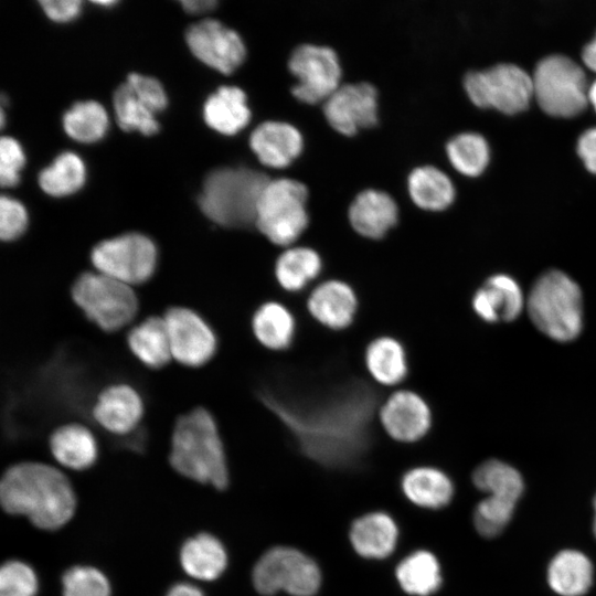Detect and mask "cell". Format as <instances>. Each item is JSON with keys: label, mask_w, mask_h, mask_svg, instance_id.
Masks as SVG:
<instances>
[{"label": "cell", "mask_w": 596, "mask_h": 596, "mask_svg": "<svg viewBox=\"0 0 596 596\" xmlns=\"http://www.w3.org/2000/svg\"><path fill=\"white\" fill-rule=\"evenodd\" d=\"M475 486L488 496L513 501L520 499L524 483L521 473L512 466L490 459L480 464L472 473Z\"/></svg>", "instance_id": "obj_34"}, {"label": "cell", "mask_w": 596, "mask_h": 596, "mask_svg": "<svg viewBox=\"0 0 596 596\" xmlns=\"http://www.w3.org/2000/svg\"><path fill=\"white\" fill-rule=\"evenodd\" d=\"M0 500L6 512L28 517L39 529L54 531L73 517L76 498L58 469L42 462L13 465L3 473Z\"/></svg>", "instance_id": "obj_2"}, {"label": "cell", "mask_w": 596, "mask_h": 596, "mask_svg": "<svg viewBox=\"0 0 596 596\" xmlns=\"http://www.w3.org/2000/svg\"><path fill=\"white\" fill-rule=\"evenodd\" d=\"M180 563L187 574L200 581L220 577L227 566L222 542L209 533L188 539L180 551Z\"/></svg>", "instance_id": "obj_26"}, {"label": "cell", "mask_w": 596, "mask_h": 596, "mask_svg": "<svg viewBox=\"0 0 596 596\" xmlns=\"http://www.w3.org/2000/svg\"><path fill=\"white\" fill-rule=\"evenodd\" d=\"M38 586V576L29 564L12 560L2 565L0 596H35Z\"/></svg>", "instance_id": "obj_41"}, {"label": "cell", "mask_w": 596, "mask_h": 596, "mask_svg": "<svg viewBox=\"0 0 596 596\" xmlns=\"http://www.w3.org/2000/svg\"><path fill=\"white\" fill-rule=\"evenodd\" d=\"M582 58L584 64L596 73V35L595 38L584 47L582 53Z\"/></svg>", "instance_id": "obj_49"}, {"label": "cell", "mask_w": 596, "mask_h": 596, "mask_svg": "<svg viewBox=\"0 0 596 596\" xmlns=\"http://www.w3.org/2000/svg\"><path fill=\"white\" fill-rule=\"evenodd\" d=\"M259 396L300 451L319 465L354 468L368 454L379 408L368 383L349 379L311 389L274 385L263 389Z\"/></svg>", "instance_id": "obj_1"}, {"label": "cell", "mask_w": 596, "mask_h": 596, "mask_svg": "<svg viewBox=\"0 0 596 596\" xmlns=\"http://www.w3.org/2000/svg\"><path fill=\"white\" fill-rule=\"evenodd\" d=\"M63 596H110L107 577L93 566H73L62 578Z\"/></svg>", "instance_id": "obj_40"}, {"label": "cell", "mask_w": 596, "mask_h": 596, "mask_svg": "<svg viewBox=\"0 0 596 596\" xmlns=\"http://www.w3.org/2000/svg\"><path fill=\"white\" fill-rule=\"evenodd\" d=\"M91 412L102 428L111 434L125 435L135 430L141 422L143 402L131 385L114 383L97 394Z\"/></svg>", "instance_id": "obj_17"}, {"label": "cell", "mask_w": 596, "mask_h": 596, "mask_svg": "<svg viewBox=\"0 0 596 596\" xmlns=\"http://www.w3.org/2000/svg\"><path fill=\"white\" fill-rule=\"evenodd\" d=\"M526 309L533 324L555 341H572L582 331L581 288L561 270H549L536 279L528 297Z\"/></svg>", "instance_id": "obj_5"}, {"label": "cell", "mask_w": 596, "mask_h": 596, "mask_svg": "<svg viewBox=\"0 0 596 596\" xmlns=\"http://www.w3.org/2000/svg\"><path fill=\"white\" fill-rule=\"evenodd\" d=\"M113 100L117 123L123 130H138L146 136L159 130L155 114L137 98L127 82L116 88Z\"/></svg>", "instance_id": "obj_38"}, {"label": "cell", "mask_w": 596, "mask_h": 596, "mask_svg": "<svg viewBox=\"0 0 596 596\" xmlns=\"http://www.w3.org/2000/svg\"><path fill=\"white\" fill-rule=\"evenodd\" d=\"M127 345L137 360L149 369H161L172 360L163 317H148L127 334Z\"/></svg>", "instance_id": "obj_27"}, {"label": "cell", "mask_w": 596, "mask_h": 596, "mask_svg": "<svg viewBox=\"0 0 596 596\" xmlns=\"http://www.w3.org/2000/svg\"><path fill=\"white\" fill-rule=\"evenodd\" d=\"M203 115L206 124L224 135H234L251 119L246 94L237 86H221L204 103Z\"/></svg>", "instance_id": "obj_28"}, {"label": "cell", "mask_w": 596, "mask_h": 596, "mask_svg": "<svg viewBox=\"0 0 596 596\" xmlns=\"http://www.w3.org/2000/svg\"><path fill=\"white\" fill-rule=\"evenodd\" d=\"M588 103L592 104L596 111V81L588 87Z\"/></svg>", "instance_id": "obj_50"}, {"label": "cell", "mask_w": 596, "mask_h": 596, "mask_svg": "<svg viewBox=\"0 0 596 596\" xmlns=\"http://www.w3.org/2000/svg\"><path fill=\"white\" fill-rule=\"evenodd\" d=\"M288 68L298 79L291 93L302 103L326 100L340 86L342 70L336 51L329 46L308 43L297 46Z\"/></svg>", "instance_id": "obj_12"}, {"label": "cell", "mask_w": 596, "mask_h": 596, "mask_svg": "<svg viewBox=\"0 0 596 596\" xmlns=\"http://www.w3.org/2000/svg\"><path fill=\"white\" fill-rule=\"evenodd\" d=\"M249 146L264 166L285 168L300 155L304 140L291 124L268 120L253 130Z\"/></svg>", "instance_id": "obj_20"}, {"label": "cell", "mask_w": 596, "mask_h": 596, "mask_svg": "<svg viewBox=\"0 0 596 596\" xmlns=\"http://www.w3.org/2000/svg\"><path fill=\"white\" fill-rule=\"evenodd\" d=\"M25 158L19 142L11 137L0 139V183L2 187H14L19 182V171Z\"/></svg>", "instance_id": "obj_44"}, {"label": "cell", "mask_w": 596, "mask_h": 596, "mask_svg": "<svg viewBox=\"0 0 596 596\" xmlns=\"http://www.w3.org/2000/svg\"><path fill=\"white\" fill-rule=\"evenodd\" d=\"M183 9L192 14L204 13L212 10L216 6L214 0H183L181 1Z\"/></svg>", "instance_id": "obj_47"}, {"label": "cell", "mask_w": 596, "mask_h": 596, "mask_svg": "<svg viewBox=\"0 0 596 596\" xmlns=\"http://www.w3.org/2000/svg\"><path fill=\"white\" fill-rule=\"evenodd\" d=\"M127 84L137 98L153 114L167 107V95L156 78L130 73L127 77Z\"/></svg>", "instance_id": "obj_43"}, {"label": "cell", "mask_w": 596, "mask_h": 596, "mask_svg": "<svg viewBox=\"0 0 596 596\" xmlns=\"http://www.w3.org/2000/svg\"><path fill=\"white\" fill-rule=\"evenodd\" d=\"M593 505H594L593 532H594V535L596 538V494L594 497Z\"/></svg>", "instance_id": "obj_51"}, {"label": "cell", "mask_w": 596, "mask_h": 596, "mask_svg": "<svg viewBox=\"0 0 596 596\" xmlns=\"http://www.w3.org/2000/svg\"><path fill=\"white\" fill-rule=\"evenodd\" d=\"M593 564L576 550H563L551 561L547 568L550 587L561 596H583L593 584Z\"/></svg>", "instance_id": "obj_29"}, {"label": "cell", "mask_w": 596, "mask_h": 596, "mask_svg": "<svg viewBox=\"0 0 596 596\" xmlns=\"http://www.w3.org/2000/svg\"><path fill=\"white\" fill-rule=\"evenodd\" d=\"M166 596H204L202 590L188 583L174 584L166 594Z\"/></svg>", "instance_id": "obj_48"}, {"label": "cell", "mask_w": 596, "mask_h": 596, "mask_svg": "<svg viewBox=\"0 0 596 596\" xmlns=\"http://www.w3.org/2000/svg\"><path fill=\"white\" fill-rule=\"evenodd\" d=\"M71 295L84 316L106 332L128 326L138 312L134 288L96 270L78 275Z\"/></svg>", "instance_id": "obj_7"}, {"label": "cell", "mask_w": 596, "mask_h": 596, "mask_svg": "<svg viewBox=\"0 0 596 596\" xmlns=\"http://www.w3.org/2000/svg\"><path fill=\"white\" fill-rule=\"evenodd\" d=\"M364 365L370 377L383 386L401 384L409 370L403 343L392 336H380L368 343Z\"/></svg>", "instance_id": "obj_23"}, {"label": "cell", "mask_w": 596, "mask_h": 596, "mask_svg": "<svg viewBox=\"0 0 596 596\" xmlns=\"http://www.w3.org/2000/svg\"><path fill=\"white\" fill-rule=\"evenodd\" d=\"M162 317L173 360L189 368L202 366L212 360L217 350V338L202 316L190 308L175 306Z\"/></svg>", "instance_id": "obj_13"}, {"label": "cell", "mask_w": 596, "mask_h": 596, "mask_svg": "<svg viewBox=\"0 0 596 596\" xmlns=\"http://www.w3.org/2000/svg\"><path fill=\"white\" fill-rule=\"evenodd\" d=\"M384 432L394 440L415 443L430 429L433 415L425 398L412 390H396L377 408Z\"/></svg>", "instance_id": "obj_16"}, {"label": "cell", "mask_w": 596, "mask_h": 596, "mask_svg": "<svg viewBox=\"0 0 596 596\" xmlns=\"http://www.w3.org/2000/svg\"><path fill=\"white\" fill-rule=\"evenodd\" d=\"M169 461L183 477L217 490L227 487L228 469L223 441L207 409L196 407L177 419Z\"/></svg>", "instance_id": "obj_3"}, {"label": "cell", "mask_w": 596, "mask_h": 596, "mask_svg": "<svg viewBox=\"0 0 596 596\" xmlns=\"http://www.w3.org/2000/svg\"><path fill=\"white\" fill-rule=\"evenodd\" d=\"M296 328L292 312L279 301L263 302L252 317V331L255 339L272 351H284L290 348L296 337Z\"/></svg>", "instance_id": "obj_25"}, {"label": "cell", "mask_w": 596, "mask_h": 596, "mask_svg": "<svg viewBox=\"0 0 596 596\" xmlns=\"http://www.w3.org/2000/svg\"><path fill=\"white\" fill-rule=\"evenodd\" d=\"M91 262L96 272L134 287L153 276L158 252L148 236L127 233L96 244L91 252Z\"/></svg>", "instance_id": "obj_10"}, {"label": "cell", "mask_w": 596, "mask_h": 596, "mask_svg": "<svg viewBox=\"0 0 596 596\" xmlns=\"http://www.w3.org/2000/svg\"><path fill=\"white\" fill-rule=\"evenodd\" d=\"M533 97L544 113L570 118L588 105L587 78L583 68L564 55L541 60L532 76Z\"/></svg>", "instance_id": "obj_8"}, {"label": "cell", "mask_w": 596, "mask_h": 596, "mask_svg": "<svg viewBox=\"0 0 596 596\" xmlns=\"http://www.w3.org/2000/svg\"><path fill=\"white\" fill-rule=\"evenodd\" d=\"M577 153L586 169L596 174V127L581 135L577 141Z\"/></svg>", "instance_id": "obj_46"}, {"label": "cell", "mask_w": 596, "mask_h": 596, "mask_svg": "<svg viewBox=\"0 0 596 596\" xmlns=\"http://www.w3.org/2000/svg\"><path fill=\"white\" fill-rule=\"evenodd\" d=\"M359 308L353 287L341 279H328L312 288L307 299V310L321 326L339 331L349 328Z\"/></svg>", "instance_id": "obj_18"}, {"label": "cell", "mask_w": 596, "mask_h": 596, "mask_svg": "<svg viewBox=\"0 0 596 596\" xmlns=\"http://www.w3.org/2000/svg\"><path fill=\"white\" fill-rule=\"evenodd\" d=\"M407 188L413 202L424 210H445L455 199L453 182L446 173L433 166L412 170Z\"/></svg>", "instance_id": "obj_32"}, {"label": "cell", "mask_w": 596, "mask_h": 596, "mask_svg": "<svg viewBox=\"0 0 596 596\" xmlns=\"http://www.w3.org/2000/svg\"><path fill=\"white\" fill-rule=\"evenodd\" d=\"M49 445L55 460L73 470L91 468L98 455L95 436L79 423H67L55 428Z\"/></svg>", "instance_id": "obj_22"}, {"label": "cell", "mask_w": 596, "mask_h": 596, "mask_svg": "<svg viewBox=\"0 0 596 596\" xmlns=\"http://www.w3.org/2000/svg\"><path fill=\"white\" fill-rule=\"evenodd\" d=\"M402 589L414 596H429L441 585V572L436 556L424 550L407 555L396 567Z\"/></svg>", "instance_id": "obj_33"}, {"label": "cell", "mask_w": 596, "mask_h": 596, "mask_svg": "<svg viewBox=\"0 0 596 596\" xmlns=\"http://www.w3.org/2000/svg\"><path fill=\"white\" fill-rule=\"evenodd\" d=\"M95 3L100 4V6H111L115 2L114 1H95Z\"/></svg>", "instance_id": "obj_52"}, {"label": "cell", "mask_w": 596, "mask_h": 596, "mask_svg": "<svg viewBox=\"0 0 596 596\" xmlns=\"http://www.w3.org/2000/svg\"><path fill=\"white\" fill-rule=\"evenodd\" d=\"M515 502L488 496L482 499L473 512V524L477 532L483 538H494L510 522Z\"/></svg>", "instance_id": "obj_39"}, {"label": "cell", "mask_w": 596, "mask_h": 596, "mask_svg": "<svg viewBox=\"0 0 596 596\" xmlns=\"http://www.w3.org/2000/svg\"><path fill=\"white\" fill-rule=\"evenodd\" d=\"M464 87L476 106L508 115L526 109L533 97L532 77L513 64H498L487 71L468 73Z\"/></svg>", "instance_id": "obj_11"}, {"label": "cell", "mask_w": 596, "mask_h": 596, "mask_svg": "<svg viewBox=\"0 0 596 596\" xmlns=\"http://www.w3.org/2000/svg\"><path fill=\"white\" fill-rule=\"evenodd\" d=\"M402 489L409 501L427 509L445 507L454 493L448 476L426 466L409 469L402 478Z\"/></svg>", "instance_id": "obj_31"}, {"label": "cell", "mask_w": 596, "mask_h": 596, "mask_svg": "<svg viewBox=\"0 0 596 596\" xmlns=\"http://www.w3.org/2000/svg\"><path fill=\"white\" fill-rule=\"evenodd\" d=\"M352 228L361 236L381 240L398 221V207L386 192L366 189L360 192L348 210Z\"/></svg>", "instance_id": "obj_19"}, {"label": "cell", "mask_w": 596, "mask_h": 596, "mask_svg": "<svg viewBox=\"0 0 596 596\" xmlns=\"http://www.w3.org/2000/svg\"><path fill=\"white\" fill-rule=\"evenodd\" d=\"M269 180L265 173L249 168L213 170L203 181L199 205L221 226L255 225L258 201Z\"/></svg>", "instance_id": "obj_4"}, {"label": "cell", "mask_w": 596, "mask_h": 596, "mask_svg": "<svg viewBox=\"0 0 596 596\" xmlns=\"http://www.w3.org/2000/svg\"><path fill=\"white\" fill-rule=\"evenodd\" d=\"M472 309L487 322H508L519 317L523 309V295L510 276L497 274L489 277L472 297Z\"/></svg>", "instance_id": "obj_21"}, {"label": "cell", "mask_w": 596, "mask_h": 596, "mask_svg": "<svg viewBox=\"0 0 596 596\" xmlns=\"http://www.w3.org/2000/svg\"><path fill=\"white\" fill-rule=\"evenodd\" d=\"M446 152L453 167L468 177L479 175L490 159L486 139L475 132H464L450 139Z\"/></svg>", "instance_id": "obj_37"}, {"label": "cell", "mask_w": 596, "mask_h": 596, "mask_svg": "<svg viewBox=\"0 0 596 596\" xmlns=\"http://www.w3.org/2000/svg\"><path fill=\"white\" fill-rule=\"evenodd\" d=\"M85 180V167L78 156L63 152L39 174L41 189L50 195L63 196L77 191Z\"/></svg>", "instance_id": "obj_35"}, {"label": "cell", "mask_w": 596, "mask_h": 596, "mask_svg": "<svg viewBox=\"0 0 596 596\" xmlns=\"http://www.w3.org/2000/svg\"><path fill=\"white\" fill-rule=\"evenodd\" d=\"M185 40L201 62L223 74L234 72L246 56L241 35L217 20L206 19L192 24Z\"/></svg>", "instance_id": "obj_15"}, {"label": "cell", "mask_w": 596, "mask_h": 596, "mask_svg": "<svg viewBox=\"0 0 596 596\" xmlns=\"http://www.w3.org/2000/svg\"><path fill=\"white\" fill-rule=\"evenodd\" d=\"M40 4L45 14L56 22L71 21L81 11V1L78 0H42Z\"/></svg>", "instance_id": "obj_45"}, {"label": "cell", "mask_w": 596, "mask_h": 596, "mask_svg": "<svg viewBox=\"0 0 596 596\" xmlns=\"http://www.w3.org/2000/svg\"><path fill=\"white\" fill-rule=\"evenodd\" d=\"M66 134L79 142H94L103 138L108 127L104 107L94 100L74 104L63 117Z\"/></svg>", "instance_id": "obj_36"}, {"label": "cell", "mask_w": 596, "mask_h": 596, "mask_svg": "<svg viewBox=\"0 0 596 596\" xmlns=\"http://www.w3.org/2000/svg\"><path fill=\"white\" fill-rule=\"evenodd\" d=\"M397 538L394 520L384 512H372L356 519L350 530L353 549L366 558L387 557L394 551Z\"/></svg>", "instance_id": "obj_24"}, {"label": "cell", "mask_w": 596, "mask_h": 596, "mask_svg": "<svg viewBox=\"0 0 596 596\" xmlns=\"http://www.w3.org/2000/svg\"><path fill=\"white\" fill-rule=\"evenodd\" d=\"M28 214L17 200L2 195L0 199V237L11 242L19 238L26 230Z\"/></svg>", "instance_id": "obj_42"}, {"label": "cell", "mask_w": 596, "mask_h": 596, "mask_svg": "<svg viewBox=\"0 0 596 596\" xmlns=\"http://www.w3.org/2000/svg\"><path fill=\"white\" fill-rule=\"evenodd\" d=\"M252 579L262 595L284 590L292 596H312L320 587L321 573L316 562L302 552L276 546L257 561Z\"/></svg>", "instance_id": "obj_9"}, {"label": "cell", "mask_w": 596, "mask_h": 596, "mask_svg": "<svg viewBox=\"0 0 596 596\" xmlns=\"http://www.w3.org/2000/svg\"><path fill=\"white\" fill-rule=\"evenodd\" d=\"M321 270L319 253L308 246L286 247L274 266L277 284L288 292L302 291L319 277Z\"/></svg>", "instance_id": "obj_30"}, {"label": "cell", "mask_w": 596, "mask_h": 596, "mask_svg": "<svg viewBox=\"0 0 596 596\" xmlns=\"http://www.w3.org/2000/svg\"><path fill=\"white\" fill-rule=\"evenodd\" d=\"M377 91L368 82L343 84L323 103L329 125L343 136L377 124Z\"/></svg>", "instance_id": "obj_14"}, {"label": "cell", "mask_w": 596, "mask_h": 596, "mask_svg": "<svg viewBox=\"0 0 596 596\" xmlns=\"http://www.w3.org/2000/svg\"><path fill=\"white\" fill-rule=\"evenodd\" d=\"M308 189L290 179L269 180L257 205L255 226L273 244L289 247L309 223Z\"/></svg>", "instance_id": "obj_6"}]
</instances>
